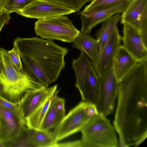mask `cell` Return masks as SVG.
I'll use <instances>...</instances> for the list:
<instances>
[{
	"mask_svg": "<svg viewBox=\"0 0 147 147\" xmlns=\"http://www.w3.org/2000/svg\"><path fill=\"white\" fill-rule=\"evenodd\" d=\"M113 123L121 147H137L147 136V60L138 62L118 82Z\"/></svg>",
	"mask_w": 147,
	"mask_h": 147,
	"instance_id": "1",
	"label": "cell"
},
{
	"mask_svg": "<svg viewBox=\"0 0 147 147\" xmlns=\"http://www.w3.org/2000/svg\"><path fill=\"white\" fill-rule=\"evenodd\" d=\"M13 46L25 69L47 87L58 78L65 67V57L69 51L53 40L37 37H17Z\"/></svg>",
	"mask_w": 147,
	"mask_h": 147,
	"instance_id": "2",
	"label": "cell"
},
{
	"mask_svg": "<svg viewBox=\"0 0 147 147\" xmlns=\"http://www.w3.org/2000/svg\"><path fill=\"white\" fill-rule=\"evenodd\" d=\"M0 50L4 68L0 76V89L1 93L7 99L19 102L27 92L45 86L26 69H17L10 60L7 50L3 48Z\"/></svg>",
	"mask_w": 147,
	"mask_h": 147,
	"instance_id": "3",
	"label": "cell"
},
{
	"mask_svg": "<svg viewBox=\"0 0 147 147\" xmlns=\"http://www.w3.org/2000/svg\"><path fill=\"white\" fill-rule=\"evenodd\" d=\"M76 78L75 86L82 101L95 104L99 93L100 78L91 61L83 52L72 62Z\"/></svg>",
	"mask_w": 147,
	"mask_h": 147,
	"instance_id": "4",
	"label": "cell"
},
{
	"mask_svg": "<svg viewBox=\"0 0 147 147\" xmlns=\"http://www.w3.org/2000/svg\"><path fill=\"white\" fill-rule=\"evenodd\" d=\"M83 147H117L119 142L115 128L106 117L99 114L80 131Z\"/></svg>",
	"mask_w": 147,
	"mask_h": 147,
	"instance_id": "5",
	"label": "cell"
},
{
	"mask_svg": "<svg viewBox=\"0 0 147 147\" xmlns=\"http://www.w3.org/2000/svg\"><path fill=\"white\" fill-rule=\"evenodd\" d=\"M34 30L41 38L67 43L73 42L80 32L65 15L38 19L35 23Z\"/></svg>",
	"mask_w": 147,
	"mask_h": 147,
	"instance_id": "6",
	"label": "cell"
},
{
	"mask_svg": "<svg viewBox=\"0 0 147 147\" xmlns=\"http://www.w3.org/2000/svg\"><path fill=\"white\" fill-rule=\"evenodd\" d=\"M99 114L95 105L82 101L71 110L52 132L58 142L81 130Z\"/></svg>",
	"mask_w": 147,
	"mask_h": 147,
	"instance_id": "7",
	"label": "cell"
},
{
	"mask_svg": "<svg viewBox=\"0 0 147 147\" xmlns=\"http://www.w3.org/2000/svg\"><path fill=\"white\" fill-rule=\"evenodd\" d=\"M113 62L100 78L98 98L95 104L99 114L106 117L114 110L118 94V82L114 73Z\"/></svg>",
	"mask_w": 147,
	"mask_h": 147,
	"instance_id": "8",
	"label": "cell"
},
{
	"mask_svg": "<svg viewBox=\"0 0 147 147\" xmlns=\"http://www.w3.org/2000/svg\"><path fill=\"white\" fill-rule=\"evenodd\" d=\"M121 22L140 33L147 46V0H131L121 15Z\"/></svg>",
	"mask_w": 147,
	"mask_h": 147,
	"instance_id": "9",
	"label": "cell"
},
{
	"mask_svg": "<svg viewBox=\"0 0 147 147\" xmlns=\"http://www.w3.org/2000/svg\"><path fill=\"white\" fill-rule=\"evenodd\" d=\"M76 12L72 8L59 3L49 0H35L28 6L16 13L25 17L38 20Z\"/></svg>",
	"mask_w": 147,
	"mask_h": 147,
	"instance_id": "10",
	"label": "cell"
},
{
	"mask_svg": "<svg viewBox=\"0 0 147 147\" xmlns=\"http://www.w3.org/2000/svg\"><path fill=\"white\" fill-rule=\"evenodd\" d=\"M129 1L119 3L98 10H83L80 13L82 22L81 32L90 34L92 29L98 24L115 14L122 13L125 10Z\"/></svg>",
	"mask_w": 147,
	"mask_h": 147,
	"instance_id": "11",
	"label": "cell"
},
{
	"mask_svg": "<svg viewBox=\"0 0 147 147\" xmlns=\"http://www.w3.org/2000/svg\"><path fill=\"white\" fill-rule=\"evenodd\" d=\"M57 84L48 88L45 86L26 93L18 102L23 119L31 115L48 98L57 90Z\"/></svg>",
	"mask_w": 147,
	"mask_h": 147,
	"instance_id": "12",
	"label": "cell"
},
{
	"mask_svg": "<svg viewBox=\"0 0 147 147\" xmlns=\"http://www.w3.org/2000/svg\"><path fill=\"white\" fill-rule=\"evenodd\" d=\"M122 37L117 27L102 49L95 61L92 65L99 78L104 75L113 62L116 53L121 45Z\"/></svg>",
	"mask_w": 147,
	"mask_h": 147,
	"instance_id": "13",
	"label": "cell"
},
{
	"mask_svg": "<svg viewBox=\"0 0 147 147\" xmlns=\"http://www.w3.org/2000/svg\"><path fill=\"white\" fill-rule=\"evenodd\" d=\"M26 125L15 113L0 106V140L5 142L13 139Z\"/></svg>",
	"mask_w": 147,
	"mask_h": 147,
	"instance_id": "14",
	"label": "cell"
},
{
	"mask_svg": "<svg viewBox=\"0 0 147 147\" xmlns=\"http://www.w3.org/2000/svg\"><path fill=\"white\" fill-rule=\"evenodd\" d=\"M122 45L138 62L147 60V46L139 32L126 24H123Z\"/></svg>",
	"mask_w": 147,
	"mask_h": 147,
	"instance_id": "15",
	"label": "cell"
},
{
	"mask_svg": "<svg viewBox=\"0 0 147 147\" xmlns=\"http://www.w3.org/2000/svg\"><path fill=\"white\" fill-rule=\"evenodd\" d=\"M59 90L54 94L39 129L49 130L58 126L65 116V100L58 97Z\"/></svg>",
	"mask_w": 147,
	"mask_h": 147,
	"instance_id": "16",
	"label": "cell"
},
{
	"mask_svg": "<svg viewBox=\"0 0 147 147\" xmlns=\"http://www.w3.org/2000/svg\"><path fill=\"white\" fill-rule=\"evenodd\" d=\"M138 62L122 45L119 47L113 58V71L118 82Z\"/></svg>",
	"mask_w": 147,
	"mask_h": 147,
	"instance_id": "17",
	"label": "cell"
},
{
	"mask_svg": "<svg viewBox=\"0 0 147 147\" xmlns=\"http://www.w3.org/2000/svg\"><path fill=\"white\" fill-rule=\"evenodd\" d=\"M72 46L84 53L92 63L96 61L100 51V45L96 39L90 34L81 32L73 42Z\"/></svg>",
	"mask_w": 147,
	"mask_h": 147,
	"instance_id": "18",
	"label": "cell"
},
{
	"mask_svg": "<svg viewBox=\"0 0 147 147\" xmlns=\"http://www.w3.org/2000/svg\"><path fill=\"white\" fill-rule=\"evenodd\" d=\"M121 15L120 13H117L105 21L97 31L95 36L100 45V51L117 27V25L121 20Z\"/></svg>",
	"mask_w": 147,
	"mask_h": 147,
	"instance_id": "19",
	"label": "cell"
},
{
	"mask_svg": "<svg viewBox=\"0 0 147 147\" xmlns=\"http://www.w3.org/2000/svg\"><path fill=\"white\" fill-rule=\"evenodd\" d=\"M30 129L33 147H57L58 143L55 140L52 132L49 130Z\"/></svg>",
	"mask_w": 147,
	"mask_h": 147,
	"instance_id": "20",
	"label": "cell"
},
{
	"mask_svg": "<svg viewBox=\"0 0 147 147\" xmlns=\"http://www.w3.org/2000/svg\"><path fill=\"white\" fill-rule=\"evenodd\" d=\"M54 94L48 98L26 119V124L28 128L40 129Z\"/></svg>",
	"mask_w": 147,
	"mask_h": 147,
	"instance_id": "21",
	"label": "cell"
},
{
	"mask_svg": "<svg viewBox=\"0 0 147 147\" xmlns=\"http://www.w3.org/2000/svg\"><path fill=\"white\" fill-rule=\"evenodd\" d=\"M25 126L20 134L9 141L5 142L6 147H33L30 134V129Z\"/></svg>",
	"mask_w": 147,
	"mask_h": 147,
	"instance_id": "22",
	"label": "cell"
},
{
	"mask_svg": "<svg viewBox=\"0 0 147 147\" xmlns=\"http://www.w3.org/2000/svg\"><path fill=\"white\" fill-rule=\"evenodd\" d=\"M131 0H93L86 6L84 11L96 10L107 7L122 2L129 1Z\"/></svg>",
	"mask_w": 147,
	"mask_h": 147,
	"instance_id": "23",
	"label": "cell"
},
{
	"mask_svg": "<svg viewBox=\"0 0 147 147\" xmlns=\"http://www.w3.org/2000/svg\"><path fill=\"white\" fill-rule=\"evenodd\" d=\"M35 0H8L4 9L11 13L16 12L31 4Z\"/></svg>",
	"mask_w": 147,
	"mask_h": 147,
	"instance_id": "24",
	"label": "cell"
},
{
	"mask_svg": "<svg viewBox=\"0 0 147 147\" xmlns=\"http://www.w3.org/2000/svg\"><path fill=\"white\" fill-rule=\"evenodd\" d=\"M0 106L13 112L25 121L21 114L18 102H15L11 101L0 94Z\"/></svg>",
	"mask_w": 147,
	"mask_h": 147,
	"instance_id": "25",
	"label": "cell"
},
{
	"mask_svg": "<svg viewBox=\"0 0 147 147\" xmlns=\"http://www.w3.org/2000/svg\"><path fill=\"white\" fill-rule=\"evenodd\" d=\"M69 7L76 12L79 11L86 3L93 0H49Z\"/></svg>",
	"mask_w": 147,
	"mask_h": 147,
	"instance_id": "26",
	"label": "cell"
},
{
	"mask_svg": "<svg viewBox=\"0 0 147 147\" xmlns=\"http://www.w3.org/2000/svg\"><path fill=\"white\" fill-rule=\"evenodd\" d=\"M7 53L10 60L17 69L19 70L23 69L21 57L16 48L13 46L12 49L7 51Z\"/></svg>",
	"mask_w": 147,
	"mask_h": 147,
	"instance_id": "27",
	"label": "cell"
},
{
	"mask_svg": "<svg viewBox=\"0 0 147 147\" xmlns=\"http://www.w3.org/2000/svg\"><path fill=\"white\" fill-rule=\"evenodd\" d=\"M10 14V13L5 11L0 15V32L3 27L11 18Z\"/></svg>",
	"mask_w": 147,
	"mask_h": 147,
	"instance_id": "28",
	"label": "cell"
},
{
	"mask_svg": "<svg viewBox=\"0 0 147 147\" xmlns=\"http://www.w3.org/2000/svg\"><path fill=\"white\" fill-rule=\"evenodd\" d=\"M57 147H82L81 140L58 143Z\"/></svg>",
	"mask_w": 147,
	"mask_h": 147,
	"instance_id": "29",
	"label": "cell"
},
{
	"mask_svg": "<svg viewBox=\"0 0 147 147\" xmlns=\"http://www.w3.org/2000/svg\"><path fill=\"white\" fill-rule=\"evenodd\" d=\"M8 0H0V15L4 12V8Z\"/></svg>",
	"mask_w": 147,
	"mask_h": 147,
	"instance_id": "30",
	"label": "cell"
},
{
	"mask_svg": "<svg viewBox=\"0 0 147 147\" xmlns=\"http://www.w3.org/2000/svg\"><path fill=\"white\" fill-rule=\"evenodd\" d=\"M4 66L2 53L0 50V76L4 72Z\"/></svg>",
	"mask_w": 147,
	"mask_h": 147,
	"instance_id": "31",
	"label": "cell"
},
{
	"mask_svg": "<svg viewBox=\"0 0 147 147\" xmlns=\"http://www.w3.org/2000/svg\"><path fill=\"white\" fill-rule=\"evenodd\" d=\"M0 147H5L4 142L0 140Z\"/></svg>",
	"mask_w": 147,
	"mask_h": 147,
	"instance_id": "32",
	"label": "cell"
}]
</instances>
